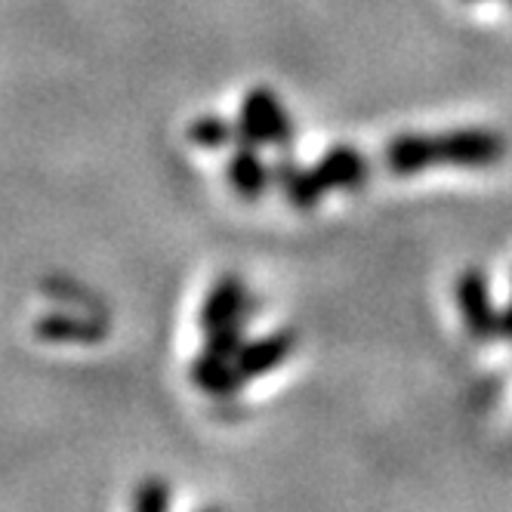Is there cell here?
<instances>
[{
    "label": "cell",
    "instance_id": "obj_5",
    "mask_svg": "<svg viewBox=\"0 0 512 512\" xmlns=\"http://www.w3.org/2000/svg\"><path fill=\"white\" fill-rule=\"evenodd\" d=\"M294 349H297V334L290 331V327H284V331H275V334H266L260 340L244 343L241 352L235 355V364L247 380H253V377H263V374L275 371L278 364L287 361V355Z\"/></svg>",
    "mask_w": 512,
    "mask_h": 512
},
{
    "label": "cell",
    "instance_id": "obj_4",
    "mask_svg": "<svg viewBox=\"0 0 512 512\" xmlns=\"http://www.w3.org/2000/svg\"><path fill=\"white\" fill-rule=\"evenodd\" d=\"M241 318H247V287H244V281L238 275L219 278L207 294L204 306H201V315H198L201 331L210 334V331H216V327L241 321Z\"/></svg>",
    "mask_w": 512,
    "mask_h": 512
},
{
    "label": "cell",
    "instance_id": "obj_10",
    "mask_svg": "<svg viewBox=\"0 0 512 512\" xmlns=\"http://www.w3.org/2000/svg\"><path fill=\"white\" fill-rule=\"evenodd\" d=\"M275 182L284 189L287 201L294 204V207H300V210H312L327 195V189H324L321 176L315 173V167L303 170L294 158H281L275 164Z\"/></svg>",
    "mask_w": 512,
    "mask_h": 512
},
{
    "label": "cell",
    "instance_id": "obj_17",
    "mask_svg": "<svg viewBox=\"0 0 512 512\" xmlns=\"http://www.w3.org/2000/svg\"><path fill=\"white\" fill-rule=\"evenodd\" d=\"M509 4H512V0H509Z\"/></svg>",
    "mask_w": 512,
    "mask_h": 512
},
{
    "label": "cell",
    "instance_id": "obj_13",
    "mask_svg": "<svg viewBox=\"0 0 512 512\" xmlns=\"http://www.w3.org/2000/svg\"><path fill=\"white\" fill-rule=\"evenodd\" d=\"M244 321H232V324H223V327H216V331L207 334V352H216V355H223V358H235L244 346Z\"/></svg>",
    "mask_w": 512,
    "mask_h": 512
},
{
    "label": "cell",
    "instance_id": "obj_3",
    "mask_svg": "<svg viewBox=\"0 0 512 512\" xmlns=\"http://www.w3.org/2000/svg\"><path fill=\"white\" fill-rule=\"evenodd\" d=\"M457 303L463 312V321L469 327L472 337L479 340H491L497 334H503L500 327V312L491 303V290H488V278L479 269H466L457 278Z\"/></svg>",
    "mask_w": 512,
    "mask_h": 512
},
{
    "label": "cell",
    "instance_id": "obj_15",
    "mask_svg": "<svg viewBox=\"0 0 512 512\" xmlns=\"http://www.w3.org/2000/svg\"><path fill=\"white\" fill-rule=\"evenodd\" d=\"M500 327H503V334H506V337H512V300H509V306L500 312Z\"/></svg>",
    "mask_w": 512,
    "mask_h": 512
},
{
    "label": "cell",
    "instance_id": "obj_9",
    "mask_svg": "<svg viewBox=\"0 0 512 512\" xmlns=\"http://www.w3.org/2000/svg\"><path fill=\"white\" fill-rule=\"evenodd\" d=\"M192 380L198 389L216 395V398H229L241 389V383L247 380L241 374V368L235 364V358H223L216 352H201L192 364Z\"/></svg>",
    "mask_w": 512,
    "mask_h": 512
},
{
    "label": "cell",
    "instance_id": "obj_1",
    "mask_svg": "<svg viewBox=\"0 0 512 512\" xmlns=\"http://www.w3.org/2000/svg\"><path fill=\"white\" fill-rule=\"evenodd\" d=\"M238 145H275V149H287L294 142V121H290L284 102L269 87H253L247 90L238 115Z\"/></svg>",
    "mask_w": 512,
    "mask_h": 512
},
{
    "label": "cell",
    "instance_id": "obj_7",
    "mask_svg": "<svg viewBox=\"0 0 512 512\" xmlns=\"http://www.w3.org/2000/svg\"><path fill=\"white\" fill-rule=\"evenodd\" d=\"M383 164L395 176L423 173L426 167L438 164V142H435V136L401 133V136L389 139V145L383 149Z\"/></svg>",
    "mask_w": 512,
    "mask_h": 512
},
{
    "label": "cell",
    "instance_id": "obj_8",
    "mask_svg": "<svg viewBox=\"0 0 512 512\" xmlns=\"http://www.w3.org/2000/svg\"><path fill=\"white\" fill-rule=\"evenodd\" d=\"M226 176L232 182V189L244 198V201H260L269 189V167L260 158V149L256 145H238L232 152L229 164H226Z\"/></svg>",
    "mask_w": 512,
    "mask_h": 512
},
{
    "label": "cell",
    "instance_id": "obj_6",
    "mask_svg": "<svg viewBox=\"0 0 512 512\" xmlns=\"http://www.w3.org/2000/svg\"><path fill=\"white\" fill-rule=\"evenodd\" d=\"M315 173L321 176L327 192L331 189H358L371 176V161L364 158L358 149H352V145H334V149H327L318 158Z\"/></svg>",
    "mask_w": 512,
    "mask_h": 512
},
{
    "label": "cell",
    "instance_id": "obj_11",
    "mask_svg": "<svg viewBox=\"0 0 512 512\" xmlns=\"http://www.w3.org/2000/svg\"><path fill=\"white\" fill-rule=\"evenodd\" d=\"M34 334H38L44 343H96L105 334V324L96 318L50 312L34 324Z\"/></svg>",
    "mask_w": 512,
    "mask_h": 512
},
{
    "label": "cell",
    "instance_id": "obj_14",
    "mask_svg": "<svg viewBox=\"0 0 512 512\" xmlns=\"http://www.w3.org/2000/svg\"><path fill=\"white\" fill-rule=\"evenodd\" d=\"M133 506L142 509V512H161V509H167L170 506V488H167V482H161V479H145L136 488V494H133Z\"/></svg>",
    "mask_w": 512,
    "mask_h": 512
},
{
    "label": "cell",
    "instance_id": "obj_2",
    "mask_svg": "<svg viewBox=\"0 0 512 512\" xmlns=\"http://www.w3.org/2000/svg\"><path fill=\"white\" fill-rule=\"evenodd\" d=\"M435 142H438V161L457 167H488L506 155V139L485 127H460L435 136Z\"/></svg>",
    "mask_w": 512,
    "mask_h": 512
},
{
    "label": "cell",
    "instance_id": "obj_12",
    "mask_svg": "<svg viewBox=\"0 0 512 512\" xmlns=\"http://www.w3.org/2000/svg\"><path fill=\"white\" fill-rule=\"evenodd\" d=\"M189 139L198 149H226V145H238V124H229L219 115H201L189 124Z\"/></svg>",
    "mask_w": 512,
    "mask_h": 512
},
{
    "label": "cell",
    "instance_id": "obj_16",
    "mask_svg": "<svg viewBox=\"0 0 512 512\" xmlns=\"http://www.w3.org/2000/svg\"><path fill=\"white\" fill-rule=\"evenodd\" d=\"M466 4H475V0H466Z\"/></svg>",
    "mask_w": 512,
    "mask_h": 512
}]
</instances>
